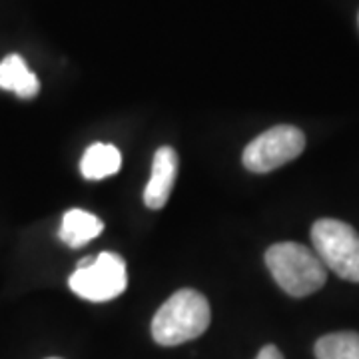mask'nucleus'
<instances>
[{
	"label": "nucleus",
	"instance_id": "f257e3e1",
	"mask_svg": "<svg viewBox=\"0 0 359 359\" xmlns=\"http://www.w3.org/2000/svg\"><path fill=\"white\" fill-rule=\"evenodd\" d=\"M210 320L212 313L208 299L200 292L184 287L156 311L152 320V337L160 346H180L204 334Z\"/></svg>",
	"mask_w": 359,
	"mask_h": 359
},
{
	"label": "nucleus",
	"instance_id": "f03ea898",
	"mask_svg": "<svg viewBox=\"0 0 359 359\" xmlns=\"http://www.w3.org/2000/svg\"><path fill=\"white\" fill-rule=\"evenodd\" d=\"M266 264L276 283L294 297L316 294L327 280V268L320 256L295 242L271 245L266 252Z\"/></svg>",
	"mask_w": 359,
	"mask_h": 359
},
{
	"label": "nucleus",
	"instance_id": "7ed1b4c3",
	"mask_svg": "<svg viewBox=\"0 0 359 359\" xmlns=\"http://www.w3.org/2000/svg\"><path fill=\"white\" fill-rule=\"evenodd\" d=\"M311 242L323 266L341 280L359 282V233L349 224L323 218L311 226Z\"/></svg>",
	"mask_w": 359,
	"mask_h": 359
},
{
	"label": "nucleus",
	"instance_id": "20e7f679",
	"mask_svg": "<svg viewBox=\"0 0 359 359\" xmlns=\"http://www.w3.org/2000/svg\"><path fill=\"white\" fill-rule=\"evenodd\" d=\"M68 285L82 299L94 304L110 302L124 294L128 285L126 264L112 252H102L96 257H84L78 264L76 271L70 276Z\"/></svg>",
	"mask_w": 359,
	"mask_h": 359
},
{
	"label": "nucleus",
	"instance_id": "39448f33",
	"mask_svg": "<svg viewBox=\"0 0 359 359\" xmlns=\"http://www.w3.org/2000/svg\"><path fill=\"white\" fill-rule=\"evenodd\" d=\"M306 148V136L295 126H273L268 132L259 134L256 140L245 146L244 166L250 172L266 174L276 168L295 160Z\"/></svg>",
	"mask_w": 359,
	"mask_h": 359
},
{
	"label": "nucleus",
	"instance_id": "423d86ee",
	"mask_svg": "<svg viewBox=\"0 0 359 359\" xmlns=\"http://www.w3.org/2000/svg\"><path fill=\"white\" fill-rule=\"evenodd\" d=\"M178 176V154L174 148L162 146L158 148L152 162V176L144 190V204L150 210L164 208L170 200V194L174 188V182Z\"/></svg>",
	"mask_w": 359,
	"mask_h": 359
},
{
	"label": "nucleus",
	"instance_id": "0eeeda50",
	"mask_svg": "<svg viewBox=\"0 0 359 359\" xmlns=\"http://www.w3.org/2000/svg\"><path fill=\"white\" fill-rule=\"evenodd\" d=\"M0 88L11 90L18 98H34L40 82L20 54H8L0 62Z\"/></svg>",
	"mask_w": 359,
	"mask_h": 359
},
{
	"label": "nucleus",
	"instance_id": "6e6552de",
	"mask_svg": "<svg viewBox=\"0 0 359 359\" xmlns=\"http://www.w3.org/2000/svg\"><path fill=\"white\" fill-rule=\"evenodd\" d=\"M104 230L102 219L86 210L72 208L62 216V226L58 230V238L70 248H82L90 240L98 238Z\"/></svg>",
	"mask_w": 359,
	"mask_h": 359
},
{
	"label": "nucleus",
	"instance_id": "1a4fd4ad",
	"mask_svg": "<svg viewBox=\"0 0 359 359\" xmlns=\"http://www.w3.org/2000/svg\"><path fill=\"white\" fill-rule=\"evenodd\" d=\"M120 168H122V154L114 144L96 142L88 146V150L80 160V172L86 180L110 178L120 172Z\"/></svg>",
	"mask_w": 359,
	"mask_h": 359
},
{
	"label": "nucleus",
	"instance_id": "9d476101",
	"mask_svg": "<svg viewBox=\"0 0 359 359\" xmlns=\"http://www.w3.org/2000/svg\"><path fill=\"white\" fill-rule=\"evenodd\" d=\"M318 359H359V334L337 332L327 334L316 344Z\"/></svg>",
	"mask_w": 359,
	"mask_h": 359
},
{
	"label": "nucleus",
	"instance_id": "9b49d317",
	"mask_svg": "<svg viewBox=\"0 0 359 359\" xmlns=\"http://www.w3.org/2000/svg\"><path fill=\"white\" fill-rule=\"evenodd\" d=\"M256 359H283V355L282 351L276 346H266L259 349V353H257Z\"/></svg>",
	"mask_w": 359,
	"mask_h": 359
},
{
	"label": "nucleus",
	"instance_id": "f8f14e48",
	"mask_svg": "<svg viewBox=\"0 0 359 359\" xmlns=\"http://www.w3.org/2000/svg\"><path fill=\"white\" fill-rule=\"evenodd\" d=\"M48 359H60V358H48Z\"/></svg>",
	"mask_w": 359,
	"mask_h": 359
}]
</instances>
